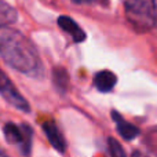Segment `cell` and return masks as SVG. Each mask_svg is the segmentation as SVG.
<instances>
[{
    "instance_id": "6da1fadb",
    "label": "cell",
    "mask_w": 157,
    "mask_h": 157,
    "mask_svg": "<svg viewBox=\"0 0 157 157\" xmlns=\"http://www.w3.org/2000/svg\"><path fill=\"white\" fill-rule=\"evenodd\" d=\"M0 55L13 69L26 75L39 71L40 61L35 46L19 30L0 26Z\"/></svg>"
},
{
    "instance_id": "7a4b0ae2",
    "label": "cell",
    "mask_w": 157,
    "mask_h": 157,
    "mask_svg": "<svg viewBox=\"0 0 157 157\" xmlns=\"http://www.w3.org/2000/svg\"><path fill=\"white\" fill-rule=\"evenodd\" d=\"M0 94L3 95L6 101L8 103L14 106V108L19 109V110H24V112H29L30 108H29V103L26 102L24 97L17 91V88L13 86L10 80L7 78L4 73L0 72Z\"/></svg>"
},
{
    "instance_id": "3957f363",
    "label": "cell",
    "mask_w": 157,
    "mask_h": 157,
    "mask_svg": "<svg viewBox=\"0 0 157 157\" xmlns=\"http://www.w3.org/2000/svg\"><path fill=\"white\" fill-rule=\"evenodd\" d=\"M127 10L135 17L138 22L149 24L155 18V2L153 0H131L127 3Z\"/></svg>"
},
{
    "instance_id": "277c9868",
    "label": "cell",
    "mask_w": 157,
    "mask_h": 157,
    "mask_svg": "<svg viewBox=\"0 0 157 157\" xmlns=\"http://www.w3.org/2000/svg\"><path fill=\"white\" fill-rule=\"evenodd\" d=\"M58 25H59L61 29L68 32L69 35L73 37V40L76 41V43H81V41L86 40V33H84V30L81 29L72 18L65 17V15L59 17V18H58Z\"/></svg>"
},
{
    "instance_id": "5b68a950",
    "label": "cell",
    "mask_w": 157,
    "mask_h": 157,
    "mask_svg": "<svg viewBox=\"0 0 157 157\" xmlns=\"http://www.w3.org/2000/svg\"><path fill=\"white\" fill-rule=\"evenodd\" d=\"M43 130L44 132H46L47 138H48L50 144L54 146L55 150H58V152H65V141H63L62 135H61L59 130L57 128V125L54 124V123H44L43 124Z\"/></svg>"
},
{
    "instance_id": "8992f818",
    "label": "cell",
    "mask_w": 157,
    "mask_h": 157,
    "mask_svg": "<svg viewBox=\"0 0 157 157\" xmlns=\"http://www.w3.org/2000/svg\"><path fill=\"white\" fill-rule=\"evenodd\" d=\"M112 117H113V120L116 121V124H117V131H119V134L124 139L131 141V139L136 138V136L139 135V130H138V128H136L135 125L127 123L125 120H123V117L120 116L117 112H113V113H112Z\"/></svg>"
},
{
    "instance_id": "52a82bcc",
    "label": "cell",
    "mask_w": 157,
    "mask_h": 157,
    "mask_svg": "<svg viewBox=\"0 0 157 157\" xmlns=\"http://www.w3.org/2000/svg\"><path fill=\"white\" fill-rule=\"evenodd\" d=\"M117 83V77L109 71H102L95 76L94 84L101 92H109Z\"/></svg>"
},
{
    "instance_id": "ba28073f",
    "label": "cell",
    "mask_w": 157,
    "mask_h": 157,
    "mask_svg": "<svg viewBox=\"0 0 157 157\" xmlns=\"http://www.w3.org/2000/svg\"><path fill=\"white\" fill-rule=\"evenodd\" d=\"M14 21H17V11L7 3L0 0V26L10 25Z\"/></svg>"
},
{
    "instance_id": "9c48e42d",
    "label": "cell",
    "mask_w": 157,
    "mask_h": 157,
    "mask_svg": "<svg viewBox=\"0 0 157 157\" xmlns=\"http://www.w3.org/2000/svg\"><path fill=\"white\" fill-rule=\"evenodd\" d=\"M52 75H54V84L57 86V88H59L61 91H65L66 84H68V73L62 68H57L54 69Z\"/></svg>"
},
{
    "instance_id": "30bf717a",
    "label": "cell",
    "mask_w": 157,
    "mask_h": 157,
    "mask_svg": "<svg viewBox=\"0 0 157 157\" xmlns=\"http://www.w3.org/2000/svg\"><path fill=\"white\" fill-rule=\"evenodd\" d=\"M108 144H109V152H110L112 156H114V157H124L125 156V152L123 150V147L120 146V144L116 139L109 138Z\"/></svg>"
},
{
    "instance_id": "8fae6325",
    "label": "cell",
    "mask_w": 157,
    "mask_h": 157,
    "mask_svg": "<svg viewBox=\"0 0 157 157\" xmlns=\"http://www.w3.org/2000/svg\"><path fill=\"white\" fill-rule=\"evenodd\" d=\"M3 155V152H2V150H0V156H2Z\"/></svg>"
}]
</instances>
